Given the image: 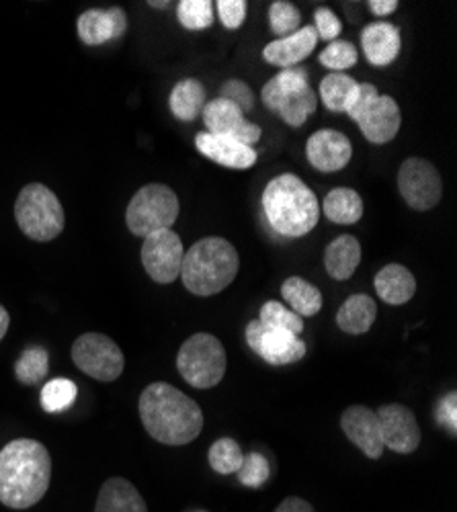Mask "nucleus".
<instances>
[{"instance_id": "1", "label": "nucleus", "mask_w": 457, "mask_h": 512, "mask_svg": "<svg viewBox=\"0 0 457 512\" xmlns=\"http://www.w3.org/2000/svg\"><path fill=\"white\" fill-rule=\"evenodd\" d=\"M52 482V457L44 443L15 439L0 449V504L15 510L35 506Z\"/></svg>"}, {"instance_id": "2", "label": "nucleus", "mask_w": 457, "mask_h": 512, "mask_svg": "<svg viewBox=\"0 0 457 512\" xmlns=\"http://www.w3.org/2000/svg\"><path fill=\"white\" fill-rule=\"evenodd\" d=\"M138 410L146 433L162 445H189L203 429L199 404L171 383H150L140 396Z\"/></svg>"}, {"instance_id": "3", "label": "nucleus", "mask_w": 457, "mask_h": 512, "mask_svg": "<svg viewBox=\"0 0 457 512\" xmlns=\"http://www.w3.org/2000/svg\"><path fill=\"white\" fill-rule=\"evenodd\" d=\"M263 209L269 226L285 236L300 238L312 232L320 220L316 193L296 175H279L263 191Z\"/></svg>"}, {"instance_id": "4", "label": "nucleus", "mask_w": 457, "mask_h": 512, "mask_svg": "<svg viewBox=\"0 0 457 512\" xmlns=\"http://www.w3.org/2000/svg\"><path fill=\"white\" fill-rule=\"evenodd\" d=\"M240 269L238 252L226 238L210 236L195 242L183 256V285L199 297L224 291Z\"/></svg>"}, {"instance_id": "5", "label": "nucleus", "mask_w": 457, "mask_h": 512, "mask_svg": "<svg viewBox=\"0 0 457 512\" xmlns=\"http://www.w3.org/2000/svg\"><path fill=\"white\" fill-rule=\"evenodd\" d=\"M15 220L29 240L50 242L64 232L66 213L50 187L29 183L15 201Z\"/></svg>"}, {"instance_id": "6", "label": "nucleus", "mask_w": 457, "mask_h": 512, "mask_svg": "<svg viewBox=\"0 0 457 512\" xmlns=\"http://www.w3.org/2000/svg\"><path fill=\"white\" fill-rule=\"evenodd\" d=\"M181 377L197 390L216 388L226 375L228 359L222 340L210 332L189 336L177 355Z\"/></svg>"}, {"instance_id": "7", "label": "nucleus", "mask_w": 457, "mask_h": 512, "mask_svg": "<svg viewBox=\"0 0 457 512\" xmlns=\"http://www.w3.org/2000/svg\"><path fill=\"white\" fill-rule=\"evenodd\" d=\"M179 211V197L171 187L150 183L132 197L126 211V224L134 236L146 238L160 230H173Z\"/></svg>"}, {"instance_id": "8", "label": "nucleus", "mask_w": 457, "mask_h": 512, "mask_svg": "<svg viewBox=\"0 0 457 512\" xmlns=\"http://www.w3.org/2000/svg\"><path fill=\"white\" fill-rule=\"evenodd\" d=\"M72 361L82 373L103 383L119 379L126 367V357L115 340L101 332L80 334L72 345Z\"/></svg>"}, {"instance_id": "9", "label": "nucleus", "mask_w": 457, "mask_h": 512, "mask_svg": "<svg viewBox=\"0 0 457 512\" xmlns=\"http://www.w3.org/2000/svg\"><path fill=\"white\" fill-rule=\"evenodd\" d=\"M246 343L265 363L277 365V367L302 361L308 351L306 343L300 336L281 328L267 326L259 318L248 322Z\"/></svg>"}, {"instance_id": "10", "label": "nucleus", "mask_w": 457, "mask_h": 512, "mask_svg": "<svg viewBox=\"0 0 457 512\" xmlns=\"http://www.w3.org/2000/svg\"><path fill=\"white\" fill-rule=\"evenodd\" d=\"M398 189L408 207L433 209L443 195V183L435 164L423 158H406L398 170Z\"/></svg>"}, {"instance_id": "11", "label": "nucleus", "mask_w": 457, "mask_h": 512, "mask_svg": "<svg viewBox=\"0 0 457 512\" xmlns=\"http://www.w3.org/2000/svg\"><path fill=\"white\" fill-rule=\"evenodd\" d=\"M183 242L173 230H160L144 238L142 265L148 277L160 285H171L181 277Z\"/></svg>"}, {"instance_id": "12", "label": "nucleus", "mask_w": 457, "mask_h": 512, "mask_svg": "<svg viewBox=\"0 0 457 512\" xmlns=\"http://www.w3.org/2000/svg\"><path fill=\"white\" fill-rule=\"evenodd\" d=\"M380 433L384 449H390L400 455L417 451L421 445V426L417 416L402 404H386L378 412Z\"/></svg>"}, {"instance_id": "13", "label": "nucleus", "mask_w": 457, "mask_h": 512, "mask_svg": "<svg viewBox=\"0 0 457 512\" xmlns=\"http://www.w3.org/2000/svg\"><path fill=\"white\" fill-rule=\"evenodd\" d=\"M341 429L347 439L357 445L369 459H380L384 455V441L376 410L359 404L347 408L341 416Z\"/></svg>"}, {"instance_id": "14", "label": "nucleus", "mask_w": 457, "mask_h": 512, "mask_svg": "<svg viewBox=\"0 0 457 512\" xmlns=\"http://www.w3.org/2000/svg\"><path fill=\"white\" fill-rule=\"evenodd\" d=\"M308 162L320 173H337L343 170L353 156L349 138L337 130H318L306 144Z\"/></svg>"}, {"instance_id": "15", "label": "nucleus", "mask_w": 457, "mask_h": 512, "mask_svg": "<svg viewBox=\"0 0 457 512\" xmlns=\"http://www.w3.org/2000/svg\"><path fill=\"white\" fill-rule=\"evenodd\" d=\"M76 29L85 46H103L128 31V15L119 7L89 9L78 17Z\"/></svg>"}, {"instance_id": "16", "label": "nucleus", "mask_w": 457, "mask_h": 512, "mask_svg": "<svg viewBox=\"0 0 457 512\" xmlns=\"http://www.w3.org/2000/svg\"><path fill=\"white\" fill-rule=\"evenodd\" d=\"M357 125L361 127V134L367 138V142L378 144V146L388 144L400 132V125H402L400 107L392 97L380 95Z\"/></svg>"}, {"instance_id": "17", "label": "nucleus", "mask_w": 457, "mask_h": 512, "mask_svg": "<svg viewBox=\"0 0 457 512\" xmlns=\"http://www.w3.org/2000/svg\"><path fill=\"white\" fill-rule=\"evenodd\" d=\"M195 146L205 158H210L226 168L246 170L257 162V152L251 146H244L228 136H214L201 132L195 136Z\"/></svg>"}, {"instance_id": "18", "label": "nucleus", "mask_w": 457, "mask_h": 512, "mask_svg": "<svg viewBox=\"0 0 457 512\" xmlns=\"http://www.w3.org/2000/svg\"><path fill=\"white\" fill-rule=\"evenodd\" d=\"M318 35L314 25L300 27L294 35H287L283 39L271 41L263 50L265 62L279 66V68H292L300 62H304L316 48Z\"/></svg>"}, {"instance_id": "19", "label": "nucleus", "mask_w": 457, "mask_h": 512, "mask_svg": "<svg viewBox=\"0 0 457 512\" xmlns=\"http://www.w3.org/2000/svg\"><path fill=\"white\" fill-rule=\"evenodd\" d=\"M363 54L373 66H388L400 54V29L392 23H369L361 33Z\"/></svg>"}, {"instance_id": "20", "label": "nucleus", "mask_w": 457, "mask_h": 512, "mask_svg": "<svg viewBox=\"0 0 457 512\" xmlns=\"http://www.w3.org/2000/svg\"><path fill=\"white\" fill-rule=\"evenodd\" d=\"M95 512H148V506L130 480L109 478L99 490Z\"/></svg>"}, {"instance_id": "21", "label": "nucleus", "mask_w": 457, "mask_h": 512, "mask_svg": "<svg viewBox=\"0 0 457 512\" xmlns=\"http://www.w3.org/2000/svg\"><path fill=\"white\" fill-rule=\"evenodd\" d=\"M376 293L388 306H404L417 293V279L404 265H386L376 275Z\"/></svg>"}, {"instance_id": "22", "label": "nucleus", "mask_w": 457, "mask_h": 512, "mask_svg": "<svg viewBox=\"0 0 457 512\" xmlns=\"http://www.w3.org/2000/svg\"><path fill=\"white\" fill-rule=\"evenodd\" d=\"M308 87V72L304 68H287L265 84L263 101L271 111L277 113L281 107L292 103Z\"/></svg>"}, {"instance_id": "23", "label": "nucleus", "mask_w": 457, "mask_h": 512, "mask_svg": "<svg viewBox=\"0 0 457 512\" xmlns=\"http://www.w3.org/2000/svg\"><path fill=\"white\" fill-rule=\"evenodd\" d=\"M361 263V244L355 236H339L326 246L324 265L332 279L347 281Z\"/></svg>"}, {"instance_id": "24", "label": "nucleus", "mask_w": 457, "mask_h": 512, "mask_svg": "<svg viewBox=\"0 0 457 512\" xmlns=\"http://www.w3.org/2000/svg\"><path fill=\"white\" fill-rule=\"evenodd\" d=\"M378 318V304L373 302V297L365 293H355L343 302V306L337 312V326L345 334H365L373 326Z\"/></svg>"}, {"instance_id": "25", "label": "nucleus", "mask_w": 457, "mask_h": 512, "mask_svg": "<svg viewBox=\"0 0 457 512\" xmlns=\"http://www.w3.org/2000/svg\"><path fill=\"white\" fill-rule=\"evenodd\" d=\"M281 295L289 310L296 312L300 318L316 316L324 304L320 289L302 277L285 279L281 285Z\"/></svg>"}, {"instance_id": "26", "label": "nucleus", "mask_w": 457, "mask_h": 512, "mask_svg": "<svg viewBox=\"0 0 457 512\" xmlns=\"http://www.w3.org/2000/svg\"><path fill=\"white\" fill-rule=\"evenodd\" d=\"M322 211L326 213V218L335 224H357L363 218V199L357 191L347 187L332 189L322 203Z\"/></svg>"}, {"instance_id": "27", "label": "nucleus", "mask_w": 457, "mask_h": 512, "mask_svg": "<svg viewBox=\"0 0 457 512\" xmlns=\"http://www.w3.org/2000/svg\"><path fill=\"white\" fill-rule=\"evenodd\" d=\"M203 121L207 127V134L234 138V134L240 130L246 119L234 103L226 99H214L212 103H205Z\"/></svg>"}, {"instance_id": "28", "label": "nucleus", "mask_w": 457, "mask_h": 512, "mask_svg": "<svg viewBox=\"0 0 457 512\" xmlns=\"http://www.w3.org/2000/svg\"><path fill=\"white\" fill-rule=\"evenodd\" d=\"M171 111L181 121H193L205 107V87L195 78H185L175 84L169 99Z\"/></svg>"}, {"instance_id": "29", "label": "nucleus", "mask_w": 457, "mask_h": 512, "mask_svg": "<svg viewBox=\"0 0 457 512\" xmlns=\"http://www.w3.org/2000/svg\"><path fill=\"white\" fill-rule=\"evenodd\" d=\"M357 80L343 72H330L320 82V97L328 111L345 113L349 107V101L357 89Z\"/></svg>"}, {"instance_id": "30", "label": "nucleus", "mask_w": 457, "mask_h": 512, "mask_svg": "<svg viewBox=\"0 0 457 512\" xmlns=\"http://www.w3.org/2000/svg\"><path fill=\"white\" fill-rule=\"evenodd\" d=\"M50 355L44 347H27L15 363V375L23 386H35L48 377Z\"/></svg>"}, {"instance_id": "31", "label": "nucleus", "mask_w": 457, "mask_h": 512, "mask_svg": "<svg viewBox=\"0 0 457 512\" xmlns=\"http://www.w3.org/2000/svg\"><path fill=\"white\" fill-rule=\"evenodd\" d=\"M41 408H44L48 414H60L68 410L76 398H78V386L70 379L56 377L48 381L44 388H41Z\"/></svg>"}, {"instance_id": "32", "label": "nucleus", "mask_w": 457, "mask_h": 512, "mask_svg": "<svg viewBox=\"0 0 457 512\" xmlns=\"http://www.w3.org/2000/svg\"><path fill=\"white\" fill-rule=\"evenodd\" d=\"M242 461H244V453L240 445L230 437L218 439L210 449V465L216 474H222V476L236 474Z\"/></svg>"}, {"instance_id": "33", "label": "nucleus", "mask_w": 457, "mask_h": 512, "mask_svg": "<svg viewBox=\"0 0 457 512\" xmlns=\"http://www.w3.org/2000/svg\"><path fill=\"white\" fill-rule=\"evenodd\" d=\"M181 25L189 31H201L214 23V5L210 0H181L177 7Z\"/></svg>"}, {"instance_id": "34", "label": "nucleus", "mask_w": 457, "mask_h": 512, "mask_svg": "<svg viewBox=\"0 0 457 512\" xmlns=\"http://www.w3.org/2000/svg\"><path fill=\"white\" fill-rule=\"evenodd\" d=\"M259 320L267 326L287 330L296 336H300L304 332V318H300L296 312L285 308L281 302H265V306L261 308Z\"/></svg>"}, {"instance_id": "35", "label": "nucleus", "mask_w": 457, "mask_h": 512, "mask_svg": "<svg viewBox=\"0 0 457 512\" xmlns=\"http://www.w3.org/2000/svg\"><path fill=\"white\" fill-rule=\"evenodd\" d=\"M269 23H271V31L283 39L287 35H294L300 29L302 15L292 3H287V0H277V3H273L269 9Z\"/></svg>"}, {"instance_id": "36", "label": "nucleus", "mask_w": 457, "mask_h": 512, "mask_svg": "<svg viewBox=\"0 0 457 512\" xmlns=\"http://www.w3.org/2000/svg\"><path fill=\"white\" fill-rule=\"evenodd\" d=\"M238 482L246 488H261L269 480V461L265 459L263 453H248L244 455V461L240 469L236 472Z\"/></svg>"}, {"instance_id": "37", "label": "nucleus", "mask_w": 457, "mask_h": 512, "mask_svg": "<svg viewBox=\"0 0 457 512\" xmlns=\"http://www.w3.org/2000/svg\"><path fill=\"white\" fill-rule=\"evenodd\" d=\"M357 60H359V54L351 41H330L328 48L320 54V64L335 72L349 70L351 66L357 64Z\"/></svg>"}, {"instance_id": "38", "label": "nucleus", "mask_w": 457, "mask_h": 512, "mask_svg": "<svg viewBox=\"0 0 457 512\" xmlns=\"http://www.w3.org/2000/svg\"><path fill=\"white\" fill-rule=\"evenodd\" d=\"M316 111V95L314 91L308 87L302 95H298L292 103H287L285 107H281L277 111V115L292 127H302L308 117Z\"/></svg>"}, {"instance_id": "39", "label": "nucleus", "mask_w": 457, "mask_h": 512, "mask_svg": "<svg viewBox=\"0 0 457 512\" xmlns=\"http://www.w3.org/2000/svg\"><path fill=\"white\" fill-rule=\"evenodd\" d=\"M380 97V91L373 87V84L369 82H363V84H357V89L349 101V107H347V115L353 119V121H361V117L367 113V109L376 103V99Z\"/></svg>"}, {"instance_id": "40", "label": "nucleus", "mask_w": 457, "mask_h": 512, "mask_svg": "<svg viewBox=\"0 0 457 512\" xmlns=\"http://www.w3.org/2000/svg\"><path fill=\"white\" fill-rule=\"evenodd\" d=\"M220 99H226L230 103H234L242 113L246 111H253L255 107V95L251 91V87H248L246 82L242 80H228L224 87H222V95Z\"/></svg>"}, {"instance_id": "41", "label": "nucleus", "mask_w": 457, "mask_h": 512, "mask_svg": "<svg viewBox=\"0 0 457 512\" xmlns=\"http://www.w3.org/2000/svg\"><path fill=\"white\" fill-rule=\"evenodd\" d=\"M314 29H316V35L318 39H326V41H332L337 39L343 31V23L339 21V17L332 13L330 9L322 7L314 13Z\"/></svg>"}, {"instance_id": "42", "label": "nucleus", "mask_w": 457, "mask_h": 512, "mask_svg": "<svg viewBox=\"0 0 457 512\" xmlns=\"http://www.w3.org/2000/svg\"><path fill=\"white\" fill-rule=\"evenodd\" d=\"M220 21L226 29H238L246 19V3L244 0H218L216 3Z\"/></svg>"}, {"instance_id": "43", "label": "nucleus", "mask_w": 457, "mask_h": 512, "mask_svg": "<svg viewBox=\"0 0 457 512\" xmlns=\"http://www.w3.org/2000/svg\"><path fill=\"white\" fill-rule=\"evenodd\" d=\"M437 420L439 424L447 426V429L455 435L457 431V394L449 392L437 406Z\"/></svg>"}, {"instance_id": "44", "label": "nucleus", "mask_w": 457, "mask_h": 512, "mask_svg": "<svg viewBox=\"0 0 457 512\" xmlns=\"http://www.w3.org/2000/svg\"><path fill=\"white\" fill-rule=\"evenodd\" d=\"M275 512H316V510L308 500L298 498V496H289L275 508Z\"/></svg>"}, {"instance_id": "45", "label": "nucleus", "mask_w": 457, "mask_h": 512, "mask_svg": "<svg viewBox=\"0 0 457 512\" xmlns=\"http://www.w3.org/2000/svg\"><path fill=\"white\" fill-rule=\"evenodd\" d=\"M369 9H371L373 15L388 17V15H392L398 9V3H396V0H371Z\"/></svg>"}, {"instance_id": "46", "label": "nucleus", "mask_w": 457, "mask_h": 512, "mask_svg": "<svg viewBox=\"0 0 457 512\" xmlns=\"http://www.w3.org/2000/svg\"><path fill=\"white\" fill-rule=\"evenodd\" d=\"M9 326H11V316L7 312L5 306H0V340H3L9 332Z\"/></svg>"}, {"instance_id": "47", "label": "nucleus", "mask_w": 457, "mask_h": 512, "mask_svg": "<svg viewBox=\"0 0 457 512\" xmlns=\"http://www.w3.org/2000/svg\"><path fill=\"white\" fill-rule=\"evenodd\" d=\"M150 7H154V9H166V7H169V0H166V3H150Z\"/></svg>"}, {"instance_id": "48", "label": "nucleus", "mask_w": 457, "mask_h": 512, "mask_svg": "<svg viewBox=\"0 0 457 512\" xmlns=\"http://www.w3.org/2000/svg\"><path fill=\"white\" fill-rule=\"evenodd\" d=\"M197 512H207V510H197Z\"/></svg>"}]
</instances>
